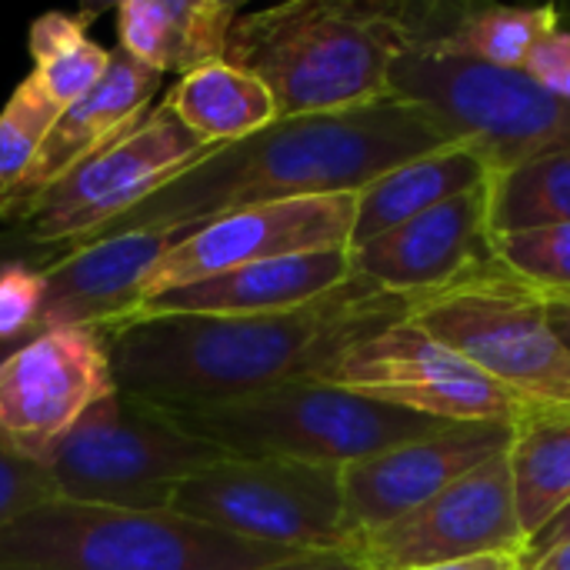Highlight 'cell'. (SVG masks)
Wrapping results in <instances>:
<instances>
[{"label":"cell","mask_w":570,"mask_h":570,"mask_svg":"<svg viewBox=\"0 0 570 570\" xmlns=\"http://www.w3.org/2000/svg\"><path fill=\"white\" fill-rule=\"evenodd\" d=\"M411 570H521V558H514V554H488V558H471V561L431 564V568H411Z\"/></svg>","instance_id":"36"},{"label":"cell","mask_w":570,"mask_h":570,"mask_svg":"<svg viewBox=\"0 0 570 570\" xmlns=\"http://www.w3.org/2000/svg\"><path fill=\"white\" fill-rule=\"evenodd\" d=\"M521 570H570V541L564 544H554L534 558H524Z\"/></svg>","instance_id":"37"},{"label":"cell","mask_w":570,"mask_h":570,"mask_svg":"<svg viewBox=\"0 0 570 570\" xmlns=\"http://www.w3.org/2000/svg\"><path fill=\"white\" fill-rule=\"evenodd\" d=\"M317 381L444 424H518L531 414L511 391L411 317L344 351Z\"/></svg>","instance_id":"11"},{"label":"cell","mask_w":570,"mask_h":570,"mask_svg":"<svg viewBox=\"0 0 570 570\" xmlns=\"http://www.w3.org/2000/svg\"><path fill=\"white\" fill-rule=\"evenodd\" d=\"M94 13L97 10H50L30 23L33 77L60 107H70L73 100L90 94L110 67V50L90 40L87 33Z\"/></svg>","instance_id":"25"},{"label":"cell","mask_w":570,"mask_h":570,"mask_svg":"<svg viewBox=\"0 0 570 570\" xmlns=\"http://www.w3.org/2000/svg\"><path fill=\"white\" fill-rule=\"evenodd\" d=\"M524 73L534 77L558 100L570 104V27L558 23L538 40V47L524 63Z\"/></svg>","instance_id":"31"},{"label":"cell","mask_w":570,"mask_h":570,"mask_svg":"<svg viewBox=\"0 0 570 570\" xmlns=\"http://www.w3.org/2000/svg\"><path fill=\"white\" fill-rule=\"evenodd\" d=\"M544 314L554 327V334L564 341V347L570 351V291H538Z\"/></svg>","instance_id":"34"},{"label":"cell","mask_w":570,"mask_h":570,"mask_svg":"<svg viewBox=\"0 0 570 570\" xmlns=\"http://www.w3.org/2000/svg\"><path fill=\"white\" fill-rule=\"evenodd\" d=\"M387 94L431 107L464 140H478L491 154L494 174L570 147V104L524 70L441 47H407L391 67Z\"/></svg>","instance_id":"9"},{"label":"cell","mask_w":570,"mask_h":570,"mask_svg":"<svg viewBox=\"0 0 570 570\" xmlns=\"http://www.w3.org/2000/svg\"><path fill=\"white\" fill-rule=\"evenodd\" d=\"M167 414L230 458H284L327 468H347L444 428V421L324 381L281 384L230 404Z\"/></svg>","instance_id":"5"},{"label":"cell","mask_w":570,"mask_h":570,"mask_svg":"<svg viewBox=\"0 0 570 570\" xmlns=\"http://www.w3.org/2000/svg\"><path fill=\"white\" fill-rule=\"evenodd\" d=\"M411 321L511 391L528 411H570V351L541 294L501 264L414 297Z\"/></svg>","instance_id":"7"},{"label":"cell","mask_w":570,"mask_h":570,"mask_svg":"<svg viewBox=\"0 0 570 570\" xmlns=\"http://www.w3.org/2000/svg\"><path fill=\"white\" fill-rule=\"evenodd\" d=\"M458 140L464 137L431 107L391 94L347 110L277 117L237 144L210 147L87 244L154 227L184 234L261 204L361 194L377 177Z\"/></svg>","instance_id":"2"},{"label":"cell","mask_w":570,"mask_h":570,"mask_svg":"<svg viewBox=\"0 0 570 570\" xmlns=\"http://www.w3.org/2000/svg\"><path fill=\"white\" fill-rule=\"evenodd\" d=\"M164 104L194 137L210 147L237 144L277 120L271 90L230 60H214L184 73L164 94Z\"/></svg>","instance_id":"22"},{"label":"cell","mask_w":570,"mask_h":570,"mask_svg":"<svg viewBox=\"0 0 570 570\" xmlns=\"http://www.w3.org/2000/svg\"><path fill=\"white\" fill-rule=\"evenodd\" d=\"M240 7L230 0H124L117 7L120 50L157 73H190L227 57Z\"/></svg>","instance_id":"20"},{"label":"cell","mask_w":570,"mask_h":570,"mask_svg":"<svg viewBox=\"0 0 570 570\" xmlns=\"http://www.w3.org/2000/svg\"><path fill=\"white\" fill-rule=\"evenodd\" d=\"M50 267V261H17L0 271V341L37 337L33 324L43 304Z\"/></svg>","instance_id":"29"},{"label":"cell","mask_w":570,"mask_h":570,"mask_svg":"<svg viewBox=\"0 0 570 570\" xmlns=\"http://www.w3.org/2000/svg\"><path fill=\"white\" fill-rule=\"evenodd\" d=\"M494 261L534 291H570V224L494 237Z\"/></svg>","instance_id":"28"},{"label":"cell","mask_w":570,"mask_h":570,"mask_svg":"<svg viewBox=\"0 0 570 570\" xmlns=\"http://www.w3.org/2000/svg\"><path fill=\"white\" fill-rule=\"evenodd\" d=\"M220 534L297 554L354 548L344 531L341 468L284 458H224L184 478L170 508Z\"/></svg>","instance_id":"8"},{"label":"cell","mask_w":570,"mask_h":570,"mask_svg":"<svg viewBox=\"0 0 570 570\" xmlns=\"http://www.w3.org/2000/svg\"><path fill=\"white\" fill-rule=\"evenodd\" d=\"M261 570H371L361 558L357 548H341V551H314V554H297L291 561L271 564Z\"/></svg>","instance_id":"33"},{"label":"cell","mask_w":570,"mask_h":570,"mask_svg":"<svg viewBox=\"0 0 570 570\" xmlns=\"http://www.w3.org/2000/svg\"><path fill=\"white\" fill-rule=\"evenodd\" d=\"M20 344H27V341H0V364H3V361H7Z\"/></svg>","instance_id":"38"},{"label":"cell","mask_w":570,"mask_h":570,"mask_svg":"<svg viewBox=\"0 0 570 570\" xmlns=\"http://www.w3.org/2000/svg\"><path fill=\"white\" fill-rule=\"evenodd\" d=\"M297 551L250 544L174 511L43 501L0 528V570H261Z\"/></svg>","instance_id":"4"},{"label":"cell","mask_w":570,"mask_h":570,"mask_svg":"<svg viewBox=\"0 0 570 570\" xmlns=\"http://www.w3.org/2000/svg\"><path fill=\"white\" fill-rule=\"evenodd\" d=\"M207 150L210 144L194 137L160 100V107H150L107 147L37 194L13 224L40 244L80 247L194 167Z\"/></svg>","instance_id":"10"},{"label":"cell","mask_w":570,"mask_h":570,"mask_svg":"<svg viewBox=\"0 0 570 570\" xmlns=\"http://www.w3.org/2000/svg\"><path fill=\"white\" fill-rule=\"evenodd\" d=\"M461 7L384 0H291L240 13L227 57L274 97L277 117L347 110L387 97L407 47L448 37Z\"/></svg>","instance_id":"3"},{"label":"cell","mask_w":570,"mask_h":570,"mask_svg":"<svg viewBox=\"0 0 570 570\" xmlns=\"http://www.w3.org/2000/svg\"><path fill=\"white\" fill-rule=\"evenodd\" d=\"M224 458L230 454L184 431L167 411L114 391L67 431L43 471L57 501L167 511L184 478Z\"/></svg>","instance_id":"6"},{"label":"cell","mask_w":570,"mask_h":570,"mask_svg":"<svg viewBox=\"0 0 570 570\" xmlns=\"http://www.w3.org/2000/svg\"><path fill=\"white\" fill-rule=\"evenodd\" d=\"M50 498H53V491H50L43 468L0 451V528L10 518L23 514L27 508L43 504Z\"/></svg>","instance_id":"30"},{"label":"cell","mask_w":570,"mask_h":570,"mask_svg":"<svg viewBox=\"0 0 570 570\" xmlns=\"http://www.w3.org/2000/svg\"><path fill=\"white\" fill-rule=\"evenodd\" d=\"M354 217L357 194L301 197L214 217L194 230H184L160 254L140 287V301L277 257L351 250Z\"/></svg>","instance_id":"13"},{"label":"cell","mask_w":570,"mask_h":570,"mask_svg":"<svg viewBox=\"0 0 570 570\" xmlns=\"http://www.w3.org/2000/svg\"><path fill=\"white\" fill-rule=\"evenodd\" d=\"M494 174L491 154L478 140H458L444 150L424 154L357 194V217H354V244H364L458 194L484 187Z\"/></svg>","instance_id":"21"},{"label":"cell","mask_w":570,"mask_h":570,"mask_svg":"<svg viewBox=\"0 0 570 570\" xmlns=\"http://www.w3.org/2000/svg\"><path fill=\"white\" fill-rule=\"evenodd\" d=\"M160 90V73L137 63L124 50H110V67L100 77V83L60 110L53 120L37 160L27 167V174L7 190V214L3 224H13V217L50 184H57L63 174H70L77 164L94 157L100 147H107L117 134H124L130 124H137L150 100Z\"/></svg>","instance_id":"18"},{"label":"cell","mask_w":570,"mask_h":570,"mask_svg":"<svg viewBox=\"0 0 570 570\" xmlns=\"http://www.w3.org/2000/svg\"><path fill=\"white\" fill-rule=\"evenodd\" d=\"M70 250L73 247H67V244H40V240H33L20 224H3L0 227V271L17 264V261H50V264H57Z\"/></svg>","instance_id":"32"},{"label":"cell","mask_w":570,"mask_h":570,"mask_svg":"<svg viewBox=\"0 0 570 570\" xmlns=\"http://www.w3.org/2000/svg\"><path fill=\"white\" fill-rule=\"evenodd\" d=\"M3 214H7V187H0V220H3Z\"/></svg>","instance_id":"39"},{"label":"cell","mask_w":570,"mask_h":570,"mask_svg":"<svg viewBox=\"0 0 570 570\" xmlns=\"http://www.w3.org/2000/svg\"><path fill=\"white\" fill-rule=\"evenodd\" d=\"M371 570H411L454 564L488 554L524 558L508 451L484 461L438 498L354 544Z\"/></svg>","instance_id":"14"},{"label":"cell","mask_w":570,"mask_h":570,"mask_svg":"<svg viewBox=\"0 0 570 570\" xmlns=\"http://www.w3.org/2000/svg\"><path fill=\"white\" fill-rule=\"evenodd\" d=\"M347 257L351 274L411 301L494 267L488 184L354 244Z\"/></svg>","instance_id":"16"},{"label":"cell","mask_w":570,"mask_h":570,"mask_svg":"<svg viewBox=\"0 0 570 570\" xmlns=\"http://www.w3.org/2000/svg\"><path fill=\"white\" fill-rule=\"evenodd\" d=\"M60 110L63 107L40 87L33 73L17 83L0 110V187L10 190L27 174Z\"/></svg>","instance_id":"27"},{"label":"cell","mask_w":570,"mask_h":570,"mask_svg":"<svg viewBox=\"0 0 570 570\" xmlns=\"http://www.w3.org/2000/svg\"><path fill=\"white\" fill-rule=\"evenodd\" d=\"M414 301L364 277L277 314L144 317L104 331L117 391L160 411L217 407L317 381L344 351L411 317Z\"/></svg>","instance_id":"1"},{"label":"cell","mask_w":570,"mask_h":570,"mask_svg":"<svg viewBox=\"0 0 570 570\" xmlns=\"http://www.w3.org/2000/svg\"><path fill=\"white\" fill-rule=\"evenodd\" d=\"M177 230H127L73 247L47 271L43 304L33 334L53 327H117L140 301V287Z\"/></svg>","instance_id":"17"},{"label":"cell","mask_w":570,"mask_h":570,"mask_svg":"<svg viewBox=\"0 0 570 570\" xmlns=\"http://www.w3.org/2000/svg\"><path fill=\"white\" fill-rule=\"evenodd\" d=\"M570 541V504L548 524V528H541L534 538H531V544H528V551H524V558H534V554H541V551H548V548H554V544H564ZM521 558V561H524Z\"/></svg>","instance_id":"35"},{"label":"cell","mask_w":570,"mask_h":570,"mask_svg":"<svg viewBox=\"0 0 570 570\" xmlns=\"http://www.w3.org/2000/svg\"><path fill=\"white\" fill-rule=\"evenodd\" d=\"M347 250H321L237 267L140 301L120 324L144 317H250L304 307L351 281Z\"/></svg>","instance_id":"19"},{"label":"cell","mask_w":570,"mask_h":570,"mask_svg":"<svg viewBox=\"0 0 570 570\" xmlns=\"http://www.w3.org/2000/svg\"><path fill=\"white\" fill-rule=\"evenodd\" d=\"M508 461L521 531L531 544L570 504V411L524 414L514 424Z\"/></svg>","instance_id":"23"},{"label":"cell","mask_w":570,"mask_h":570,"mask_svg":"<svg viewBox=\"0 0 570 570\" xmlns=\"http://www.w3.org/2000/svg\"><path fill=\"white\" fill-rule=\"evenodd\" d=\"M561 23L554 7H461L448 37L434 47L494 63L524 70L538 40Z\"/></svg>","instance_id":"26"},{"label":"cell","mask_w":570,"mask_h":570,"mask_svg":"<svg viewBox=\"0 0 570 570\" xmlns=\"http://www.w3.org/2000/svg\"><path fill=\"white\" fill-rule=\"evenodd\" d=\"M511 441L514 424H444L428 438L404 441L341 468L347 538L357 544L394 524L484 461L511 451Z\"/></svg>","instance_id":"15"},{"label":"cell","mask_w":570,"mask_h":570,"mask_svg":"<svg viewBox=\"0 0 570 570\" xmlns=\"http://www.w3.org/2000/svg\"><path fill=\"white\" fill-rule=\"evenodd\" d=\"M117 391L97 327H53L0 364V451L47 468L67 431Z\"/></svg>","instance_id":"12"},{"label":"cell","mask_w":570,"mask_h":570,"mask_svg":"<svg viewBox=\"0 0 570 570\" xmlns=\"http://www.w3.org/2000/svg\"><path fill=\"white\" fill-rule=\"evenodd\" d=\"M488 210L494 237L570 224V147L491 174Z\"/></svg>","instance_id":"24"}]
</instances>
